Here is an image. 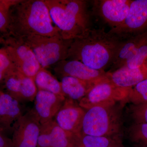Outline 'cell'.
<instances>
[{"label": "cell", "mask_w": 147, "mask_h": 147, "mask_svg": "<svg viewBox=\"0 0 147 147\" xmlns=\"http://www.w3.org/2000/svg\"><path fill=\"white\" fill-rule=\"evenodd\" d=\"M54 71L60 77L70 76L83 81L92 87L108 78L107 71L91 68L82 62L66 59L55 65Z\"/></svg>", "instance_id": "cell-9"}, {"label": "cell", "mask_w": 147, "mask_h": 147, "mask_svg": "<svg viewBox=\"0 0 147 147\" xmlns=\"http://www.w3.org/2000/svg\"><path fill=\"white\" fill-rule=\"evenodd\" d=\"M22 115L20 102L3 92L0 95V131L7 136L12 134L14 125Z\"/></svg>", "instance_id": "cell-14"}, {"label": "cell", "mask_w": 147, "mask_h": 147, "mask_svg": "<svg viewBox=\"0 0 147 147\" xmlns=\"http://www.w3.org/2000/svg\"><path fill=\"white\" fill-rule=\"evenodd\" d=\"M147 30V0H133L123 23L109 32L123 39Z\"/></svg>", "instance_id": "cell-8"}, {"label": "cell", "mask_w": 147, "mask_h": 147, "mask_svg": "<svg viewBox=\"0 0 147 147\" xmlns=\"http://www.w3.org/2000/svg\"><path fill=\"white\" fill-rule=\"evenodd\" d=\"M2 92L0 90V95H1V94L2 93Z\"/></svg>", "instance_id": "cell-31"}, {"label": "cell", "mask_w": 147, "mask_h": 147, "mask_svg": "<svg viewBox=\"0 0 147 147\" xmlns=\"http://www.w3.org/2000/svg\"><path fill=\"white\" fill-rule=\"evenodd\" d=\"M20 38L32 49L41 67L46 69L67 59L72 41L64 39L61 36L33 35Z\"/></svg>", "instance_id": "cell-5"}, {"label": "cell", "mask_w": 147, "mask_h": 147, "mask_svg": "<svg viewBox=\"0 0 147 147\" xmlns=\"http://www.w3.org/2000/svg\"><path fill=\"white\" fill-rule=\"evenodd\" d=\"M127 100L134 105L147 102V79L131 88Z\"/></svg>", "instance_id": "cell-23"}, {"label": "cell", "mask_w": 147, "mask_h": 147, "mask_svg": "<svg viewBox=\"0 0 147 147\" xmlns=\"http://www.w3.org/2000/svg\"><path fill=\"white\" fill-rule=\"evenodd\" d=\"M18 0H0V33L7 34L11 7Z\"/></svg>", "instance_id": "cell-24"}, {"label": "cell", "mask_w": 147, "mask_h": 147, "mask_svg": "<svg viewBox=\"0 0 147 147\" xmlns=\"http://www.w3.org/2000/svg\"><path fill=\"white\" fill-rule=\"evenodd\" d=\"M131 140L140 147H147V124L134 123L129 129Z\"/></svg>", "instance_id": "cell-25"}, {"label": "cell", "mask_w": 147, "mask_h": 147, "mask_svg": "<svg viewBox=\"0 0 147 147\" xmlns=\"http://www.w3.org/2000/svg\"><path fill=\"white\" fill-rule=\"evenodd\" d=\"M53 23L64 39L73 40L82 38L91 29L86 1L45 0Z\"/></svg>", "instance_id": "cell-3"}, {"label": "cell", "mask_w": 147, "mask_h": 147, "mask_svg": "<svg viewBox=\"0 0 147 147\" xmlns=\"http://www.w3.org/2000/svg\"><path fill=\"white\" fill-rule=\"evenodd\" d=\"M41 124L32 112L22 115L13 126L12 141L14 147H37Z\"/></svg>", "instance_id": "cell-10"}, {"label": "cell", "mask_w": 147, "mask_h": 147, "mask_svg": "<svg viewBox=\"0 0 147 147\" xmlns=\"http://www.w3.org/2000/svg\"><path fill=\"white\" fill-rule=\"evenodd\" d=\"M123 40L103 29L91 28L84 36L72 40L67 59L105 71L113 64Z\"/></svg>", "instance_id": "cell-1"}, {"label": "cell", "mask_w": 147, "mask_h": 147, "mask_svg": "<svg viewBox=\"0 0 147 147\" xmlns=\"http://www.w3.org/2000/svg\"><path fill=\"white\" fill-rule=\"evenodd\" d=\"M131 115L135 123L147 124V102L138 105H133Z\"/></svg>", "instance_id": "cell-27"}, {"label": "cell", "mask_w": 147, "mask_h": 147, "mask_svg": "<svg viewBox=\"0 0 147 147\" xmlns=\"http://www.w3.org/2000/svg\"><path fill=\"white\" fill-rule=\"evenodd\" d=\"M50 147H76L78 136L71 134L59 126L55 120L48 122Z\"/></svg>", "instance_id": "cell-17"}, {"label": "cell", "mask_w": 147, "mask_h": 147, "mask_svg": "<svg viewBox=\"0 0 147 147\" xmlns=\"http://www.w3.org/2000/svg\"><path fill=\"white\" fill-rule=\"evenodd\" d=\"M76 147H86L83 146H81V145H79V146H77Z\"/></svg>", "instance_id": "cell-29"}, {"label": "cell", "mask_w": 147, "mask_h": 147, "mask_svg": "<svg viewBox=\"0 0 147 147\" xmlns=\"http://www.w3.org/2000/svg\"><path fill=\"white\" fill-rule=\"evenodd\" d=\"M147 57V30L144 38L136 47L123 67L129 69L136 68L140 66Z\"/></svg>", "instance_id": "cell-21"}, {"label": "cell", "mask_w": 147, "mask_h": 147, "mask_svg": "<svg viewBox=\"0 0 147 147\" xmlns=\"http://www.w3.org/2000/svg\"><path fill=\"white\" fill-rule=\"evenodd\" d=\"M62 91L66 98L78 102L85 96L90 86L77 78L70 76L61 77Z\"/></svg>", "instance_id": "cell-16"}, {"label": "cell", "mask_w": 147, "mask_h": 147, "mask_svg": "<svg viewBox=\"0 0 147 147\" xmlns=\"http://www.w3.org/2000/svg\"><path fill=\"white\" fill-rule=\"evenodd\" d=\"M0 147H14L12 139L0 131Z\"/></svg>", "instance_id": "cell-28"}, {"label": "cell", "mask_w": 147, "mask_h": 147, "mask_svg": "<svg viewBox=\"0 0 147 147\" xmlns=\"http://www.w3.org/2000/svg\"><path fill=\"white\" fill-rule=\"evenodd\" d=\"M86 111L76 101L66 98L55 117V121L65 131L76 136L82 133V123Z\"/></svg>", "instance_id": "cell-11"}, {"label": "cell", "mask_w": 147, "mask_h": 147, "mask_svg": "<svg viewBox=\"0 0 147 147\" xmlns=\"http://www.w3.org/2000/svg\"><path fill=\"white\" fill-rule=\"evenodd\" d=\"M121 124V113L116 104L95 106L86 111L82 134L112 137L119 133Z\"/></svg>", "instance_id": "cell-4"}, {"label": "cell", "mask_w": 147, "mask_h": 147, "mask_svg": "<svg viewBox=\"0 0 147 147\" xmlns=\"http://www.w3.org/2000/svg\"><path fill=\"white\" fill-rule=\"evenodd\" d=\"M5 35L18 38L33 35L61 36L53 23L45 0H18L11 8Z\"/></svg>", "instance_id": "cell-2"}, {"label": "cell", "mask_w": 147, "mask_h": 147, "mask_svg": "<svg viewBox=\"0 0 147 147\" xmlns=\"http://www.w3.org/2000/svg\"><path fill=\"white\" fill-rule=\"evenodd\" d=\"M14 68L15 66L5 50L0 48V82H3L6 75Z\"/></svg>", "instance_id": "cell-26"}, {"label": "cell", "mask_w": 147, "mask_h": 147, "mask_svg": "<svg viewBox=\"0 0 147 147\" xmlns=\"http://www.w3.org/2000/svg\"><path fill=\"white\" fill-rule=\"evenodd\" d=\"M131 89L116 86L108 77L92 87L78 104L87 110L99 105H115L119 101L127 100Z\"/></svg>", "instance_id": "cell-7"}, {"label": "cell", "mask_w": 147, "mask_h": 147, "mask_svg": "<svg viewBox=\"0 0 147 147\" xmlns=\"http://www.w3.org/2000/svg\"><path fill=\"white\" fill-rule=\"evenodd\" d=\"M22 74L15 67L6 75L3 81L7 93L20 102Z\"/></svg>", "instance_id": "cell-19"}, {"label": "cell", "mask_w": 147, "mask_h": 147, "mask_svg": "<svg viewBox=\"0 0 147 147\" xmlns=\"http://www.w3.org/2000/svg\"><path fill=\"white\" fill-rule=\"evenodd\" d=\"M37 92L38 89L34 79L22 74L20 102L34 100Z\"/></svg>", "instance_id": "cell-22"}, {"label": "cell", "mask_w": 147, "mask_h": 147, "mask_svg": "<svg viewBox=\"0 0 147 147\" xmlns=\"http://www.w3.org/2000/svg\"><path fill=\"white\" fill-rule=\"evenodd\" d=\"M66 98L50 92L38 90L31 110L40 124L53 120Z\"/></svg>", "instance_id": "cell-12"}, {"label": "cell", "mask_w": 147, "mask_h": 147, "mask_svg": "<svg viewBox=\"0 0 147 147\" xmlns=\"http://www.w3.org/2000/svg\"><path fill=\"white\" fill-rule=\"evenodd\" d=\"M1 37H0V43H1Z\"/></svg>", "instance_id": "cell-30"}, {"label": "cell", "mask_w": 147, "mask_h": 147, "mask_svg": "<svg viewBox=\"0 0 147 147\" xmlns=\"http://www.w3.org/2000/svg\"><path fill=\"white\" fill-rule=\"evenodd\" d=\"M1 38L3 48L17 70L34 79L42 67L32 49L21 38L8 35L3 36Z\"/></svg>", "instance_id": "cell-6"}, {"label": "cell", "mask_w": 147, "mask_h": 147, "mask_svg": "<svg viewBox=\"0 0 147 147\" xmlns=\"http://www.w3.org/2000/svg\"><path fill=\"white\" fill-rule=\"evenodd\" d=\"M34 80L38 90L64 96L62 91L60 82L46 68L41 67L36 75Z\"/></svg>", "instance_id": "cell-18"}, {"label": "cell", "mask_w": 147, "mask_h": 147, "mask_svg": "<svg viewBox=\"0 0 147 147\" xmlns=\"http://www.w3.org/2000/svg\"><path fill=\"white\" fill-rule=\"evenodd\" d=\"M132 0H100L94 1L98 15L111 29L123 23L129 12Z\"/></svg>", "instance_id": "cell-13"}, {"label": "cell", "mask_w": 147, "mask_h": 147, "mask_svg": "<svg viewBox=\"0 0 147 147\" xmlns=\"http://www.w3.org/2000/svg\"><path fill=\"white\" fill-rule=\"evenodd\" d=\"M110 81L116 86L131 88L137 84L147 79V57L140 66L134 69L123 67L112 72H108Z\"/></svg>", "instance_id": "cell-15"}, {"label": "cell", "mask_w": 147, "mask_h": 147, "mask_svg": "<svg viewBox=\"0 0 147 147\" xmlns=\"http://www.w3.org/2000/svg\"><path fill=\"white\" fill-rule=\"evenodd\" d=\"M86 147H121L118 142L112 137L93 136L81 134L78 139V146Z\"/></svg>", "instance_id": "cell-20"}]
</instances>
